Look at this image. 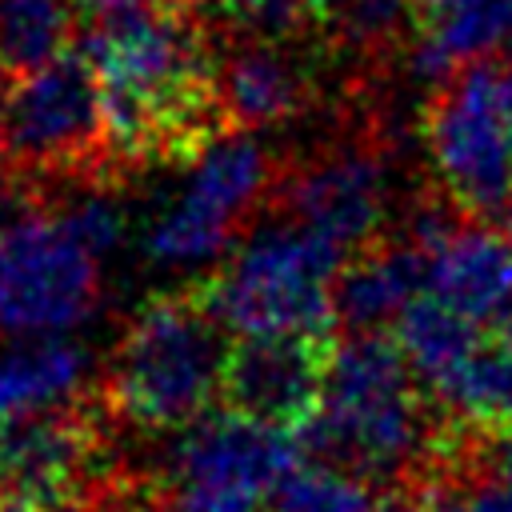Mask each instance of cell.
Listing matches in <instances>:
<instances>
[{"label":"cell","mask_w":512,"mask_h":512,"mask_svg":"<svg viewBox=\"0 0 512 512\" xmlns=\"http://www.w3.org/2000/svg\"><path fill=\"white\" fill-rule=\"evenodd\" d=\"M84 60L100 84L108 148L124 160L192 156L224 124L216 28L192 4H148L84 36Z\"/></svg>","instance_id":"obj_1"},{"label":"cell","mask_w":512,"mask_h":512,"mask_svg":"<svg viewBox=\"0 0 512 512\" xmlns=\"http://www.w3.org/2000/svg\"><path fill=\"white\" fill-rule=\"evenodd\" d=\"M296 440L320 460L400 492L456 480L484 436L440 412L396 336L348 332L332 348L324 396Z\"/></svg>","instance_id":"obj_2"},{"label":"cell","mask_w":512,"mask_h":512,"mask_svg":"<svg viewBox=\"0 0 512 512\" xmlns=\"http://www.w3.org/2000/svg\"><path fill=\"white\" fill-rule=\"evenodd\" d=\"M228 328L200 288L156 292L124 320L108 360L104 396L136 432H176L224 396Z\"/></svg>","instance_id":"obj_3"},{"label":"cell","mask_w":512,"mask_h":512,"mask_svg":"<svg viewBox=\"0 0 512 512\" xmlns=\"http://www.w3.org/2000/svg\"><path fill=\"white\" fill-rule=\"evenodd\" d=\"M284 156L256 132L220 128L140 216V252L160 272H196L232 252L260 208L272 204Z\"/></svg>","instance_id":"obj_4"},{"label":"cell","mask_w":512,"mask_h":512,"mask_svg":"<svg viewBox=\"0 0 512 512\" xmlns=\"http://www.w3.org/2000/svg\"><path fill=\"white\" fill-rule=\"evenodd\" d=\"M408 160V148H400L392 136H384L356 104L340 96L332 132L300 152L284 156L280 180L272 188V212L280 220H292L332 244L360 248L384 232H392L404 200L396 176Z\"/></svg>","instance_id":"obj_5"},{"label":"cell","mask_w":512,"mask_h":512,"mask_svg":"<svg viewBox=\"0 0 512 512\" xmlns=\"http://www.w3.org/2000/svg\"><path fill=\"white\" fill-rule=\"evenodd\" d=\"M344 256L340 244L276 216L232 244L200 296L236 336L332 332V284Z\"/></svg>","instance_id":"obj_6"},{"label":"cell","mask_w":512,"mask_h":512,"mask_svg":"<svg viewBox=\"0 0 512 512\" xmlns=\"http://www.w3.org/2000/svg\"><path fill=\"white\" fill-rule=\"evenodd\" d=\"M104 284L108 256L60 204L12 208L0 224V340L80 336Z\"/></svg>","instance_id":"obj_7"},{"label":"cell","mask_w":512,"mask_h":512,"mask_svg":"<svg viewBox=\"0 0 512 512\" xmlns=\"http://www.w3.org/2000/svg\"><path fill=\"white\" fill-rule=\"evenodd\" d=\"M420 152L436 188L472 220L512 208V136L504 120V72L488 60L460 64L420 100Z\"/></svg>","instance_id":"obj_8"},{"label":"cell","mask_w":512,"mask_h":512,"mask_svg":"<svg viewBox=\"0 0 512 512\" xmlns=\"http://www.w3.org/2000/svg\"><path fill=\"white\" fill-rule=\"evenodd\" d=\"M296 456V432L224 404L168 436L156 480L176 512H264Z\"/></svg>","instance_id":"obj_9"},{"label":"cell","mask_w":512,"mask_h":512,"mask_svg":"<svg viewBox=\"0 0 512 512\" xmlns=\"http://www.w3.org/2000/svg\"><path fill=\"white\" fill-rule=\"evenodd\" d=\"M108 144L100 84L84 56H60L16 76L8 96L4 156L24 172L68 176Z\"/></svg>","instance_id":"obj_10"},{"label":"cell","mask_w":512,"mask_h":512,"mask_svg":"<svg viewBox=\"0 0 512 512\" xmlns=\"http://www.w3.org/2000/svg\"><path fill=\"white\" fill-rule=\"evenodd\" d=\"M332 348V332L240 336L228 352L220 400L244 416L300 432L324 396Z\"/></svg>","instance_id":"obj_11"},{"label":"cell","mask_w":512,"mask_h":512,"mask_svg":"<svg viewBox=\"0 0 512 512\" xmlns=\"http://www.w3.org/2000/svg\"><path fill=\"white\" fill-rule=\"evenodd\" d=\"M324 104V68L304 44L236 40L220 56V112L228 128L260 132L312 116Z\"/></svg>","instance_id":"obj_12"},{"label":"cell","mask_w":512,"mask_h":512,"mask_svg":"<svg viewBox=\"0 0 512 512\" xmlns=\"http://www.w3.org/2000/svg\"><path fill=\"white\" fill-rule=\"evenodd\" d=\"M0 436L8 456V488L48 508L84 492L104 468V440L84 416H76V408L0 428Z\"/></svg>","instance_id":"obj_13"},{"label":"cell","mask_w":512,"mask_h":512,"mask_svg":"<svg viewBox=\"0 0 512 512\" xmlns=\"http://www.w3.org/2000/svg\"><path fill=\"white\" fill-rule=\"evenodd\" d=\"M428 288V256L400 232H384L344 256L332 284L336 328L344 332H380L396 324L400 312L424 296Z\"/></svg>","instance_id":"obj_14"},{"label":"cell","mask_w":512,"mask_h":512,"mask_svg":"<svg viewBox=\"0 0 512 512\" xmlns=\"http://www.w3.org/2000/svg\"><path fill=\"white\" fill-rule=\"evenodd\" d=\"M92 352L80 336L0 344V428L72 412L92 384Z\"/></svg>","instance_id":"obj_15"},{"label":"cell","mask_w":512,"mask_h":512,"mask_svg":"<svg viewBox=\"0 0 512 512\" xmlns=\"http://www.w3.org/2000/svg\"><path fill=\"white\" fill-rule=\"evenodd\" d=\"M428 296L492 324L512 308V240L484 220H464L428 252Z\"/></svg>","instance_id":"obj_16"},{"label":"cell","mask_w":512,"mask_h":512,"mask_svg":"<svg viewBox=\"0 0 512 512\" xmlns=\"http://www.w3.org/2000/svg\"><path fill=\"white\" fill-rule=\"evenodd\" d=\"M508 28L512 0H416L412 36L404 44L408 76L440 84L460 64L484 60L496 44H504Z\"/></svg>","instance_id":"obj_17"},{"label":"cell","mask_w":512,"mask_h":512,"mask_svg":"<svg viewBox=\"0 0 512 512\" xmlns=\"http://www.w3.org/2000/svg\"><path fill=\"white\" fill-rule=\"evenodd\" d=\"M432 400L472 436L512 432V312L480 328L472 352L432 392Z\"/></svg>","instance_id":"obj_18"},{"label":"cell","mask_w":512,"mask_h":512,"mask_svg":"<svg viewBox=\"0 0 512 512\" xmlns=\"http://www.w3.org/2000/svg\"><path fill=\"white\" fill-rule=\"evenodd\" d=\"M312 16L324 52L368 68L404 52L416 0H312Z\"/></svg>","instance_id":"obj_19"},{"label":"cell","mask_w":512,"mask_h":512,"mask_svg":"<svg viewBox=\"0 0 512 512\" xmlns=\"http://www.w3.org/2000/svg\"><path fill=\"white\" fill-rule=\"evenodd\" d=\"M476 336H480L476 320H468L464 312L448 308L444 300H436L428 292L416 296L396 320V344L428 392H436L460 368V360L472 352Z\"/></svg>","instance_id":"obj_20"},{"label":"cell","mask_w":512,"mask_h":512,"mask_svg":"<svg viewBox=\"0 0 512 512\" xmlns=\"http://www.w3.org/2000/svg\"><path fill=\"white\" fill-rule=\"evenodd\" d=\"M72 36L76 0H0V72H36L68 56Z\"/></svg>","instance_id":"obj_21"},{"label":"cell","mask_w":512,"mask_h":512,"mask_svg":"<svg viewBox=\"0 0 512 512\" xmlns=\"http://www.w3.org/2000/svg\"><path fill=\"white\" fill-rule=\"evenodd\" d=\"M380 504L384 496L376 492L372 480L340 464L312 460V464H292L284 472L264 512H380Z\"/></svg>","instance_id":"obj_22"},{"label":"cell","mask_w":512,"mask_h":512,"mask_svg":"<svg viewBox=\"0 0 512 512\" xmlns=\"http://www.w3.org/2000/svg\"><path fill=\"white\" fill-rule=\"evenodd\" d=\"M212 28L236 40L260 44H308L316 36L312 0H208Z\"/></svg>","instance_id":"obj_23"},{"label":"cell","mask_w":512,"mask_h":512,"mask_svg":"<svg viewBox=\"0 0 512 512\" xmlns=\"http://www.w3.org/2000/svg\"><path fill=\"white\" fill-rule=\"evenodd\" d=\"M148 4H160V0H76V8L92 12L96 20L100 16H116V12H132V8H148Z\"/></svg>","instance_id":"obj_24"},{"label":"cell","mask_w":512,"mask_h":512,"mask_svg":"<svg viewBox=\"0 0 512 512\" xmlns=\"http://www.w3.org/2000/svg\"><path fill=\"white\" fill-rule=\"evenodd\" d=\"M0 512H52V508L48 504H36L28 496H4L0 500Z\"/></svg>","instance_id":"obj_25"},{"label":"cell","mask_w":512,"mask_h":512,"mask_svg":"<svg viewBox=\"0 0 512 512\" xmlns=\"http://www.w3.org/2000/svg\"><path fill=\"white\" fill-rule=\"evenodd\" d=\"M8 96H12V84L0 72V152H4V136H8Z\"/></svg>","instance_id":"obj_26"},{"label":"cell","mask_w":512,"mask_h":512,"mask_svg":"<svg viewBox=\"0 0 512 512\" xmlns=\"http://www.w3.org/2000/svg\"><path fill=\"white\" fill-rule=\"evenodd\" d=\"M504 120H508V136H512V72H504Z\"/></svg>","instance_id":"obj_27"},{"label":"cell","mask_w":512,"mask_h":512,"mask_svg":"<svg viewBox=\"0 0 512 512\" xmlns=\"http://www.w3.org/2000/svg\"><path fill=\"white\" fill-rule=\"evenodd\" d=\"M8 492V456H4V436H0V500Z\"/></svg>","instance_id":"obj_28"},{"label":"cell","mask_w":512,"mask_h":512,"mask_svg":"<svg viewBox=\"0 0 512 512\" xmlns=\"http://www.w3.org/2000/svg\"><path fill=\"white\" fill-rule=\"evenodd\" d=\"M12 208H16V204H12V196H8V188L0 184V224L8 220V212H12Z\"/></svg>","instance_id":"obj_29"},{"label":"cell","mask_w":512,"mask_h":512,"mask_svg":"<svg viewBox=\"0 0 512 512\" xmlns=\"http://www.w3.org/2000/svg\"><path fill=\"white\" fill-rule=\"evenodd\" d=\"M124 512H176V508H168V504H144V508H124Z\"/></svg>","instance_id":"obj_30"},{"label":"cell","mask_w":512,"mask_h":512,"mask_svg":"<svg viewBox=\"0 0 512 512\" xmlns=\"http://www.w3.org/2000/svg\"><path fill=\"white\" fill-rule=\"evenodd\" d=\"M504 44H508V56H512V28H508V40Z\"/></svg>","instance_id":"obj_31"},{"label":"cell","mask_w":512,"mask_h":512,"mask_svg":"<svg viewBox=\"0 0 512 512\" xmlns=\"http://www.w3.org/2000/svg\"><path fill=\"white\" fill-rule=\"evenodd\" d=\"M508 220H512V208H508Z\"/></svg>","instance_id":"obj_32"},{"label":"cell","mask_w":512,"mask_h":512,"mask_svg":"<svg viewBox=\"0 0 512 512\" xmlns=\"http://www.w3.org/2000/svg\"><path fill=\"white\" fill-rule=\"evenodd\" d=\"M200 4H208V0H200Z\"/></svg>","instance_id":"obj_33"}]
</instances>
